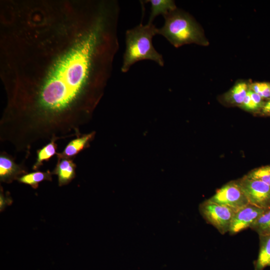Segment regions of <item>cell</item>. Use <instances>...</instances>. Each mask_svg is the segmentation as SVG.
<instances>
[{
    "instance_id": "2e32d148",
    "label": "cell",
    "mask_w": 270,
    "mask_h": 270,
    "mask_svg": "<svg viewBox=\"0 0 270 270\" xmlns=\"http://www.w3.org/2000/svg\"><path fill=\"white\" fill-rule=\"evenodd\" d=\"M246 176L252 179L262 181L270 186V165L255 168Z\"/></svg>"
},
{
    "instance_id": "ac0fdd59",
    "label": "cell",
    "mask_w": 270,
    "mask_h": 270,
    "mask_svg": "<svg viewBox=\"0 0 270 270\" xmlns=\"http://www.w3.org/2000/svg\"><path fill=\"white\" fill-rule=\"evenodd\" d=\"M241 106L244 109L250 111L256 110L260 108L252 99L249 90Z\"/></svg>"
},
{
    "instance_id": "d6986e66",
    "label": "cell",
    "mask_w": 270,
    "mask_h": 270,
    "mask_svg": "<svg viewBox=\"0 0 270 270\" xmlns=\"http://www.w3.org/2000/svg\"><path fill=\"white\" fill-rule=\"evenodd\" d=\"M12 202V200L10 195L4 192L3 189L0 187V210L2 212L6 206L10 205Z\"/></svg>"
},
{
    "instance_id": "ba28073f",
    "label": "cell",
    "mask_w": 270,
    "mask_h": 270,
    "mask_svg": "<svg viewBox=\"0 0 270 270\" xmlns=\"http://www.w3.org/2000/svg\"><path fill=\"white\" fill-rule=\"evenodd\" d=\"M76 165L72 158H58L52 174L57 175L60 186L68 184L76 176Z\"/></svg>"
},
{
    "instance_id": "5bb4252c",
    "label": "cell",
    "mask_w": 270,
    "mask_h": 270,
    "mask_svg": "<svg viewBox=\"0 0 270 270\" xmlns=\"http://www.w3.org/2000/svg\"><path fill=\"white\" fill-rule=\"evenodd\" d=\"M250 228L259 236L270 234V208L264 209Z\"/></svg>"
},
{
    "instance_id": "e0dca14e",
    "label": "cell",
    "mask_w": 270,
    "mask_h": 270,
    "mask_svg": "<svg viewBox=\"0 0 270 270\" xmlns=\"http://www.w3.org/2000/svg\"><path fill=\"white\" fill-rule=\"evenodd\" d=\"M251 90L259 94L262 98H270V83L254 82L250 86Z\"/></svg>"
},
{
    "instance_id": "4fadbf2b",
    "label": "cell",
    "mask_w": 270,
    "mask_h": 270,
    "mask_svg": "<svg viewBox=\"0 0 270 270\" xmlns=\"http://www.w3.org/2000/svg\"><path fill=\"white\" fill-rule=\"evenodd\" d=\"M56 140H51L49 143L36 151V159L32 166V170H38L42 165L44 162L48 160L54 154H56L57 144Z\"/></svg>"
},
{
    "instance_id": "9c48e42d",
    "label": "cell",
    "mask_w": 270,
    "mask_h": 270,
    "mask_svg": "<svg viewBox=\"0 0 270 270\" xmlns=\"http://www.w3.org/2000/svg\"><path fill=\"white\" fill-rule=\"evenodd\" d=\"M94 134V132H92L80 135L70 141L62 152L56 154L58 158H72L88 146V143L93 138Z\"/></svg>"
},
{
    "instance_id": "9a60e30c",
    "label": "cell",
    "mask_w": 270,
    "mask_h": 270,
    "mask_svg": "<svg viewBox=\"0 0 270 270\" xmlns=\"http://www.w3.org/2000/svg\"><path fill=\"white\" fill-rule=\"evenodd\" d=\"M247 84L244 82L237 83L226 96L227 101L237 104H242L248 92Z\"/></svg>"
},
{
    "instance_id": "7c38bea8",
    "label": "cell",
    "mask_w": 270,
    "mask_h": 270,
    "mask_svg": "<svg viewBox=\"0 0 270 270\" xmlns=\"http://www.w3.org/2000/svg\"><path fill=\"white\" fill-rule=\"evenodd\" d=\"M52 172L48 170L46 172L36 171L20 177L18 180L24 184L30 186L33 188H37L39 184L44 180H52Z\"/></svg>"
},
{
    "instance_id": "6da1fadb",
    "label": "cell",
    "mask_w": 270,
    "mask_h": 270,
    "mask_svg": "<svg viewBox=\"0 0 270 270\" xmlns=\"http://www.w3.org/2000/svg\"><path fill=\"white\" fill-rule=\"evenodd\" d=\"M158 28L153 23H142L126 32V49L121 66L122 72H127L131 66L142 60L154 62L164 66L162 55L154 48L153 37L157 34Z\"/></svg>"
},
{
    "instance_id": "ffe728a7",
    "label": "cell",
    "mask_w": 270,
    "mask_h": 270,
    "mask_svg": "<svg viewBox=\"0 0 270 270\" xmlns=\"http://www.w3.org/2000/svg\"><path fill=\"white\" fill-rule=\"evenodd\" d=\"M249 92L251 98L254 103L256 104L260 108L263 106L264 104L262 101V97L251 90H249Z\"/></svg>"
},
{
    "instance_id": "52a82bcc",
    "label": "cell",
    "mask_w": 270,
    "mask_h": 270,
    "mask_svg": "<svg viewBox=\"0 0 270 270\" xmlns=\"http://www.w3.org/2000/svg\"><path fill=\"white\" fill-rule=\"evenodd\" d=\"M28 174L26 167L22 164H18L14 158L6 152L0 154V180L10 184L22 176Z\"/></svg>"
},
{
    "instance_id": "5b68a950",
    "label": "cell",
    "mask_w": 270,
    "mask_h": 270,
    "mask_svg": "<svg viewBox=\"0 0 270 270\" xmlns=\"http://www.w3.org/2000/svg\"><path fill=\"white\" fill-rule=\"evenodd\" d=\"M250 204L266 209L270 208V186L244 176L237 180Z\"/></svg>"
},
{
    "instance_id": "8992f818",
    "label": "cell",
    "mask_w": 270,
    "mask_h": 270,
    "mask_svg": "<svg viewBox=\"0 0 270 270\" xmlns=\"http://www.w3.org/2000/svg\"><path fill=\"white\" fill-rule=\"evenodd\" d=\"M264 210L248 204L236 212L230 226V234L234 235L250 228Z\"/></svg>"
},
{
    "instance_id": "30bf717a",
    "label": "cell",
    "mask_w": 270,
    "mask_h": 270,
    "mask_svg": "<svg viewBox=\"0 0 270 270\" xmlns=\"http://www.w3.org/2000/svg\"><path fill=\"white\" fill-rule=\"evenodd\" d=\"M145 2L150 4V13L148 23H153L154 20L159 15L164 16L176 9L174 2L172 0H148Z\"/></svg>"
},
{
    "instance_id": "7402d4cb",
    "label": "cell",
    "mask_w": 270,
    "mask_h": 270,
    "mask_svg": "<svg viewBox=\"0 0 270 270\" xmlns=\"http://www.w3.org/2000/svg\"></svg>"
},
{
    "instance_id": "277c9868",
    "label": "cell",
    "mask_w": 270,
    "mask_h": 270,
    "mask_svg": "<svg viewBox=\"0 0 270 270\" xmlns=\"http://www.w3.org/2000/svg\"><path fill=\"white\" fill-rule=\"evenodd\" d=\"M208 200L228 207L235 212L250 204L237 180L226 183Z\"/></svg>"
},
{
    "instance_id": "44dd1931",
    "label": "cell",
    "mask_w": 270,
    "mask_h": 270,
    "mask_svg": "<svg viewBox=\"0 0 270 270\" xmlns=\"http://www.w3.org/2000/svg\"><path fill=\"white\" fill-rule=\"evenodd\" d=\"M262 112L264 113H270V98L262 106Z\"/></svg>"
},
{
    "instance_id": "8fae6325",
    "label": "cell",
    "mask_w": 270,
    "mask_h": 270,
    "mask_svg": "<svg viewBox=\"0 0 270 270\" xmlns=\"http://www.w3.org/2000/svg\"><path fill=\"white\" fill-rule=\"evenodd\" d=\"M259 236L260 250L255 262V270H263L270 266V234Z\"/></svg>"
},
{
    "instance_id": "3957f363",
    "label": "cell",
    "mask_w": 270,
    "mask_h": 270,
    "mask_svg": "<svg viewBox=\"0 0 270 270\" xmlns=\"http://www.w3.org/2000/svg\"><path fill=\"white\" fill-rule=\"evenodd\" d=\"M200 214L207 223L224 234L229 232L235 212L230 208L207 200L199 206Z\"/></svg>"
},
{
    "instance_id": "7a4b0ae2",
    "label": "cell",
    "mask_w": 270,
    "mask_h": 270,
    "mask_svg": "<svg viewBox=\"0 0 270 270\" xmlns=\"http://www.w3.org/2000/svg\"><path fill=\"white\" fill-rule=\"evenodd\" d=\"M164 18V24L158 28L157 34L165 38L174 47L190 44L206 45L202 30L189 14L176 8Z\"/></svg>"
}]
</instances>
